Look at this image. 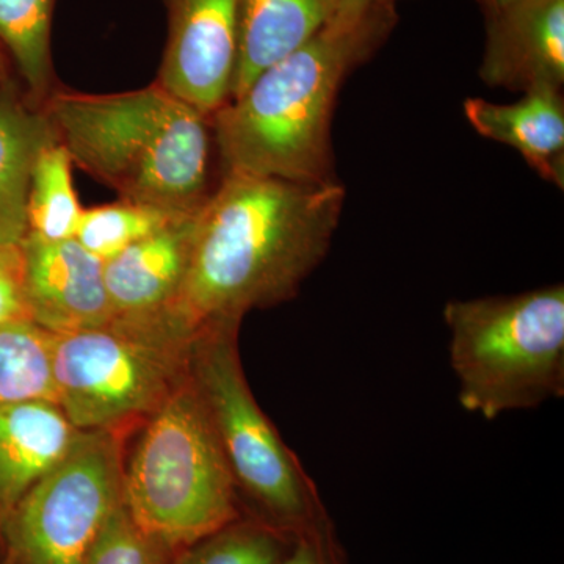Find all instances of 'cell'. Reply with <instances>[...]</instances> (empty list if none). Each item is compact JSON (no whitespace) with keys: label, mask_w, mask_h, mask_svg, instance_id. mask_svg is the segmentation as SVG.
<instances>
[{"label":"cell","mask_w":564,"mask_h":564,"mask_svg":"<svg viewBox=\"0 0 564 564\" xmlns=\"http://www.w3.org/2000/svg\"><path fill=\"white\" fill-rule=\"evenodd\" d=\"M344 204L337 182L225 173L196 210L181 291L158 315L195 337L295 299L332 247Z\"/></svg>","instance_id":"obj_1"},{"label":"cell","mask_w":564,"mask_h":564,"mask_svg":"<svg viewBox=\"0 0 564 564\" xmlns=\"http://www.w3.org/2000/svg\"><path fill=\"white\" fill-rule=\"evenodd\" d=\"M395 21V9L337 10L313 39L215 111L212 132L225 173L300 184L337 182L334 104L345 77L383 44Z\"/></svg>","instance_id":"obj_2"},{"label":"cell","mask_w":564,"mask_h":564,"mask_svg":"<svg viewBox=\"0 0 564 564\" xmlns=\"http://www.w3.org/2000/svg\"><path fill=\"white\" fill-rule=\"evenodd\" d=\"M43 111L70 161L121 199L188 214L209 196L212 118L158 82L109 95L54 93Z\"/></svg>","instance_id":"obj_3"},{"label":"cell","mask_w":564,"mask_h":564,"mask_svg":"<svg viewBox=\"0 0 564 564\" xmlns=\"http://www.w3.org/2000/svg\"><path fill=\"white\" fill-rule=\"evenodd\" d=\"M448 356L467 413L496 421L564 395V288L452 300Z\"/></svg>","instance_id":"obj_4"},{"label":"cell","mask_w":564,"mask_h":564,"mask_svg":"<svg viewBox=\"0 0 564 564\" xmlns=\"http://www.w3.org/2000/svg\"><path fill=\"white\" fill-rule=\"evenodd\" d=\"M141 426L122 459V505L140 529L177 552L243 514L191 375Z\"/></svg>","instance_id":"obj_5"},{"label":"cell","mask_w":564,"mask_h":564,"mask_svg":"<svg viewBox=\"0 0 564 564\" xmlns=\"http://www.w3.org/2000/svg\"><path fill=\"white\" fill-rule=\"evenodd\" d=\"M242 323H220L193 337L188 375L236 481L243 513L296 540L333 524L321 491L263 413L245 378Z\"/></svg>","instance_id":"obj_6"},{"label":"cell","mask_w":564,"mask_h":564,"mask_svg":"<svg viewBox=\"0 0 564 564\" xmlns=\"http://www.w3.org/2000/svg\"><path fill=\"white\" fill-rule=\"evenodd\" d=\"M192 340L155 315L51 333L57 404L77 430L147 422L188 380Z\"/></svg>","instance_id":"obj_7"},{"label":"cell","mask_w":564,"mask_h":564,"mask_svg":"<svg viewBox=\"0 0 564 564\" xmlns=\"http://www.w3.org/2000/svg\"><path fill=\"white\" fill-rule=\"evenodd\" d=\"M121 433L80 430L68 455L0 530L10 564H85L122 503Z\"/></svg>","instance_id":"obj_8"},{"label":"cell","mask_w":564,"mask_h":564,"mask_svg":"<svg viewBox=\"0 0 564 564\" xmlns=\"http://www.w3.org/2000/svg\"><path fill=\"white\" fill-rule=\"evenodd\" d=\"M166 43L158 84L210 117L231 96L239 52V0H159Z\"/></svg>","instance_id":"obj_9"},{"label":"cell","mask_w":564,"mask_h":564,"mask_svg":"<svg viewBox=\"0 0 564 564\" xmlns=\"http://www.w3.org/2000/svg\"><path fill=\"white\" fill-rule=\"evenodd\" d=\"M20 282L29 317L52 334L84 332L113 321L104 261L76 239L28 234L20 245Z\"/></svg>","instance_id":"obj_10"},{"label":"cell","mask_w":564,"mask_h":564,"mask_svg":"<svg viewBox=\"0 0 564 564\" xmlns=\"http://www.w3.org/2000/svg\"><path fill=\"white\" fill-rule=\"evenodd\" d=\"M480 76L511 91L562 90L564 0H516L486 17Z\"/></svg>","instance_id":"obj_11"},{"label":"cell","mask_w":564,"mask_h":564,"mask_svg":"<svg viewBox=\"0 0 564 564\" xmlns=\"http://www.w3.org/2000/svg\"><path fill=\"white\" fill-rule=\"evenodd\" d=\"M196 210L177 215L104 262L113 318L150 317L173 303L187 273Z\"/></svg>","instance_id":"obj_12"},{"label":"cell","mask_w":564,"mask_h":564,"mask_svg":"<svg viewBox=\"0 0 564 564\" xmlns=\"http://www.w3.org/2000/svg\"><path fill=\"white\" fill-rule=\"evenodd\" d=\"M79 432L57 403L0 406V530L33 486L68 455Z\"/></svg>","instance_id":"obj_13"},{"label":"cell","mask_w":564,"mask_h":564,"mask_svg":"<svg viewBox=\"0 0 564 564\" xmlns=\"http://www.w3.org/2000/svg\"><path fill=\"white\" fill-rule=\"evenodd\" d=\"M464 115L485 139L514 148L527 163L560 188L564 185V102L562 90L538 88L519 101L470 98Z\"/></svg>","instance_id":"obj_14"},{"label":"cell","mask_w":564,"mask_h":564,"mask_svg":"<svg viewBox=\"0 0 564 564\" xmlns=\"http://www.w3.org/2000/svg\"><path fill=\"white\" fill-rule=\"evenodd\" d=\"M337 9L339 0H239V52L229 99L313 39Z\"/></svg>","instance_id":"obj_15"},{"label":"cell","mask_w":564,"mask_h":564,"mask_svg":"<svg viewBox=\"0 0 564 564\" xmlns=\"http://www.w3.org/2000/svg\"><path fill=\"white\" fill-rule=\"evenodd\" d=\"M54 139L46 113L31 109L10 77L0 82V247L20 248L28 237L33 165Z\"/></svg>","instance_id":"obj_16"},{"label":"cell","mask_w":564,"mask_h":564,"mask_svg":"<svg viewBox=\"0 0 564 564\" xmlns=\"http://www.w3.org/2000/svg\"><path fill=\"white\" fill-rule=\"evenodd\" d=\"M33 400L57 403L51 333L31 318L0 323V406Z\"/></svg>","instance_id":"obj_17"},{"label":"cell","mask_w":564,"mask_h":564,"mask_svg":"<svg viewBox=\"0 0 564 564\" xmlns=\"http://www.w3.org/2000/svg\"><path fill=\"white\" fill-rule=\"evenodd\" d=\"M68 151L57 139L44 144L33 165L29 187V234L50 242L74 239L82 207L74 192Z\"/></svg>","instance_id":"obj_18"},{"label":"cell","mask_w":564,"mask_h":564,"mask_svg":"<svg viewBox=\"0 0 564 564\" xmlns=\"http://www.w3.org/2000/svg\"><path fill=\"white\" fill-rule=\"evenodd\" d=\"M55 0H0V46L33 96L51 84Z\"/></svg>","instance_id":"obj_19"},{"label":"cell","mask_w":564,"mask_h":564,"mask_svg":"<svg viewBox=\"0 0 564 564\" xmlns=\"http://www.w3.org/2000/svg\"><path fill=\"white\" fill-rule=\"evenodd\" d=\"M293 541L261 519L243 513L182 547L170 564H280Z\"/></svg>","instance_id":"obj_20"},{"label":"cell","mask_w":564,"mask_h":564,"mask_svg":"<svg viewBox=\"0 0 564 564\" xmlns=\"http://www.w3.org/2000/svg\"><path fill=\"white\" fill-rule=\"evenodd\" d=\"M177 215L181 214L120 198L117 203L82 210L74 239L106 262L132 243L158 231Z\"/></svg>","instance_id":"obj_21"},{"label":"cell","mask_w":564,"mask_h":564,"mask_svg":"<svg viewBox=\"0 0 564 564\" xmlns=\"http://www.w3.org/2000/svg\"><path fill=\"white\" fill-rule=\"evenodd\" d=\"M174 554L140 529L121 503L110 516L85 564H170Z\"/></svg>","instance_id":"obj_22"},{"label":"cell","mask_w":564,"mask_h":564,"mask_svg":"<svg viewBox=\"0 0 564 564\" xmlns=\"http://www.w3.org/2000/svg\"><path fill=\"white\" fill-rule=\"evenodd\" d=\"M280 564H347V552L334 522L296 538Z\"/></svg>","instance_id":"obj_23"},{"label":"cell","mask_w":564,"mask_h":564,"mask_svg":"<svg viewBox=\"0 0 564 564\" xmlns=\"http://www.w3.org/2000/svg\"><path fill=\"white\" fill-rule=\"evenodd\" d=\"M29 317L21 291L20 272L0 267V323Z\"/></svg>","instance_id":"obj_24"},{"label":"cell","mask_w":564,"mask_h":564,"mask_svg":"<svg viewBox=\"0 0 564 564\" xmlns=\"http://www.w3.org/2000/svg\"><path fill=\"white\" fill-rule=\"evenodd\" d=\"M397 2L399 0H339V9L337 10L395 9Z\"/></svg>","instance_id":"obj_25"},{"label":"cell","mask_w":564,"mask_h":564,"mask_svg":"<svg viewBox=\"0 0 564 564\" xmlns=\"http://www.w3.org/2000/svg\"><path fill=\"white\" fill-rule=\"evenodd\" d=\"M20 248L0 247V267H2V269L17 270V272H20Z\"/></svg>","instance_id":"obj_26"},{"label":"cell","mask_w":564,"mask_h":564,"mask_svg":"<svg viewBox=\"0 0 564 564\" xmlns=\"http://www.w3.org/2000/svg\"><path fill=\"white\" fill-rule=\"evenodd\" d=\"M478 2H480L481 9H484L486 18L507 9V7H510L516 0H478Z\"/></svg>","instance_id":"obj_27"},{"label":"cell","mask_w":564,"mask_h":564,"mask_svg":"<svg viewBox=\"0 0 564 564\" xmlns=\"http://www.w3.org/2000/svg\"><path fill=\"white\" fill-rule=\"evenodd\" d=\"M9 61V55H7L3 47L0 46V82L9 79V76H7V62Z\"/></svg>","instance_id":"obj_28"},{"label":"cell","mask_w":564,"mask_h":564,"mask_svg":"<svg viewBox=\"0 0 564 564\" xmlns=\"http://www.w3.org/2000/svg\"><path fill=\"white\" fill-rule=\"evenodd\" d=\"M0 564H10L9 560L7 558H0Z\"/></svg>","instance_id":"obj_29"}]
</instances>
